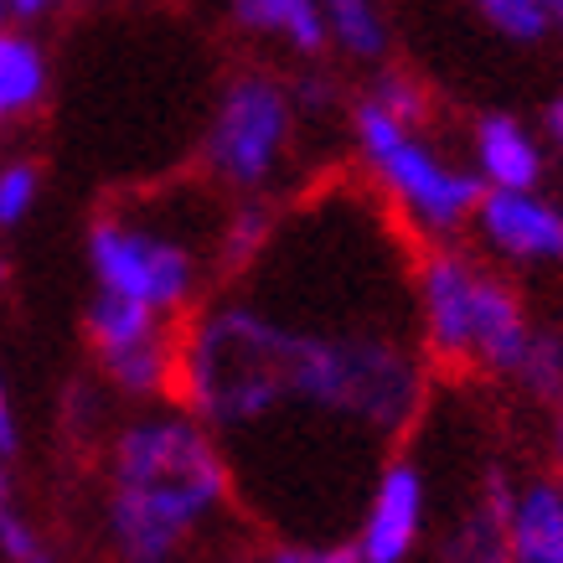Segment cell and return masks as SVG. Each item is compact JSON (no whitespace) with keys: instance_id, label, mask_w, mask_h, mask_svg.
<instances>
[{"instance_id":"16","label":"cell","mask_w":563,"mask_h":563,"mask_svg":"<svg viewBox=\"0 0 563 563\" xmlns=\"http://www.w3.org/2000/svg\"><path fill=\"white\" fill-rule=\"evenodd\" d=\"M325 36L331 47L352 63H383L388 52V21L377 11V0H321Z\"/></svg>"},{"instance_id":"12","label":"cell","mask_w":563,"mask_h":563,"mask_svg":"<svg viewBox=\"0 0 563 563\" xmlns=\"http://www.w3.org/2000/svg\"><path fill=\"white\" fill-rule=\"evenodd\" d=\"M507 492H512V476L507 471H486L481 492L455 512V522L444 532L440 563H512V548H507Z\"/></svg>"},{"instance_id":"6","label":"cell","mask_w":563,"mask_h":563,"mask_svg":"<svg viewBox=\"0 0 563 563\" xmlns=\"http://www.w3.org/2000/svg\"><path fill=\"white\" fill-rule=\"evenodd\" d=\"M300 114L290 78L269 68H243L222 84L202 135V172L233 197H269L290 172Z\"/></svg>"},{"instance_id":"20","label":"cell","mask_w":563,"mask_h":563,"mask_svg":"<svg viewBox=\"0 0 563 563\" xmlns=\"http://www.w3.org/2000/svg\"><path fill=\"white\" fill-rule=\"evenodd\" d=\"M42 202V166L26 155L0 161V233H16Z\"/></svg>"},{"instance_id":"27","label":"cell","mask_w":563,"mask_h":563,"mask_svg":"<svg viewBox=\"0 0 563 563\" xmlns=\"http://www.w3.org/2000/svg\"><path fill=\"white\" fill-rule=\"evenodd\" d=\"M310 563H362V553L352 548V538H342V543H310Z\"/></svg>"},{"instance_id":"18","label":"cell","mask_w":563,"mask_h":563,"mask_svg":"<svg viewBox=\"0 0 563 563\" xmlns=\"http://www.w3.org/2000/svg\"><path fill=\"white\" fill-rule=\"evenodd\" d=\"M0 559L5 563H63L57 548L42 538V528L32 522V512L21 507L11 476L0 471Z\"/></svg>"},{"instance_id":"14","label":"cell","mask_w":563,"mask_h":563,"mask_svg":"<svg viewBox=\"0 0 563 563\" xmlns=\"http://www.w3.org/2000/svg\"><path fill=\"white\" fill-rule=\"evenodd\" d=\"M47 52L26 26H0V120H32L47 103Z\"/></svg>"},{"instance_id":"24","label":"cell","mask_w":563,"mask_h":563,"mask_svg":"<svg viewBox=\"0 0 563 563\" xmlns=\"http://www.w3.org/2000/svg\"><path fill=\"white\" fill-rule=\"evenodd\" d=\"M538 135H543L548 161H563V93L559 99H548L543 120H538Z\"/></svg>"},{"instance_id":"10","label":"cell","mask_w":563,"mask_h":563,"mask_svg":"<svg viewBox=\"0 0 563 563\" xmlns=\"http://www.w3.org/2000/svg\"><path fill=\"white\" fill-rule=\"evenodd\" d=\"M465 166L476 172V181L486 191H532V187H543V176H548L543 135L528 120L501 114V109L496 114H476Z\"/></svg>"},{"instance_id":"22","label":"cell","mask_w":563,"mask_h":563,"mask_svg":"<svg viewBox=\"0 0 563 563\" xmlns=\"http://www.w3.org/2000/svg\"><path fill=\"white\" fill-rule=\"evenodd\" d=\"M21 450V424H16V409H11V388H5V373H0V465L16 461Z\"/></svg>"},{"instance_id":"1","label":"cell","mask_w":563,"mask_h":563,"mask_svg":"<svg viewBox=\"0 0 563 563\" xmlns=\"http://www.w3.org/2000/svg\"><path fill=\"white\" fill-rule=\"evenodd\" d=\"M233 507V461L187 409H151L114 429L103 538L114 563H176Z\"/></svg>"},{"instance_id":"29","label":"cell","mask_w":563,"mask_h":563,"mask_svg":"<svg viewBox=\"0 0 563 563\" xmlns=\"http://www.w3.org/2000/svg\"><path fill=\"white\" fill-rule=\"evenodd\" d=\"M5 274H11V264H5V254H0V290H5Z\"/></svg>"},{"instance_id":"3","label":"cell","mask_w":563,"mask_h":563,"mask_svg":"<svg viewBox=\"0 0 563 563\" xmlns=\"http://www.w3.org/2000/svg\"><path fill=\"white\" fill-rule=\"evenodd\" d=\"M409 306L413 336L429 367L496 377V383H512L538 325L512 274L461 243H424V254L409 269Z\"/></svg>"},{"instance_id":"19","label":"cell","mask_w":563,"mask_h":563,"mask_svg":"<svg viewBox=\"0 0 563 563\" xmlns=\"http://www.w3.org/2000/svg\"><path fill=\"white\" fill-rule=\"evenodd\" d=\"M471 11H476L501 42H512V47H538V42H548L543 0H471Z\"/></svg>"},{"instance_id":"7","label":"cell","mask_w":563,"mask_h":563,"mask_svg":"<svg viewBox=\"0 0 563 563\" xmlns=\"http://www.w3.org/2000/svg\"><path fill=\"white\" fill-rule=\"evenodd\" d=\"M88 346L99 357L103 383L124 398H166L176 393V325L140 300L93 290L84 310Z\"/></svg>"},{"instance_id":"26","label":"cell","mask_w":563,"mask_h":563,"mask_svg":"<svg viewBox=\"0 0 563 563\" xmlns=\"http://www.w3.org/2000/svg\"><path fill=\"white\" fill-rule=\"evenodd\" d=\"M548 455H553V471L563 476V393L548 404Z\"/></svg>"},{"instance_id":"25","label":"cell","mask_w":563,"mask_h":563,"mask_svg":"<svg viewBox=\"0 0 563 563\" xmlns=\"http://www.w3.org/2000/svg\"><path fill=\"white\" fill-rule=\"evenodd\" d=\"M63 0H5V21L11 26H36L42 16H52Z\"/></svg>"},{"instance_id":"21","label":"cell","mask_w":563,"mask_h":563,"mask_svg":"<svg viewBox=\"0 0 563 563\" xmlns=\"http://www.w3.org/2000/svg\"><path fill=\"white\" fill-rule=\"evenodd\" d=\"M290 99H295V114L300 124H316V120H336V109H342V93L331 84V73H300L290 78Z\"/></svg>"},{"instance_id":"9","label":"cell","mask_w":563,"mask_h":563,"mask_svg":"<svg viewBox=\"0 0 563 563\" xmlns=\"http://www.w3.org/2000/svg\"><path fill=\"white\" fill-rule=\"evenodd\" d=\"M429 532V476L413 455H388L367 481L352 548L362 563H409Z\"/></svg>"},{"instance_id":"2","label":"cell","mask_w":563,"mask_h":563,"mask_svg":"<svg viewBox=\"0 0 563 563\" xmlns=\"http://www.w3.org/2000/svg\"><path fill=\"white\" fill-rule=\"evenodd\" d=\"M176 398L212 434H254L290 413V325L254 295H222L176 331Z\"/></svg>"},{"instance_id":"13","label":"cell","mask_w":563,"mask_h":563,"mask_svg":"<svg viewBox=\"0 0 563 563\" xmlns=\"http://www.w3.org/2000/svg\"><path fill=\"white\" fill-rule=\"evenodd\" d=\"M228 16H233L239 32L279 42L285 52L306 57V63L331 52L321 0H228Z\"/></svg>"},{"instance_id":"8","label":"cell","mask_w":563,"mask_h":563,"mask_svg":"<svg viewBox=\"0 0 563 563\" xmlns=\"http://www.w3.org/2000/svg\"><path fill=\"white\" fill-rule=\"evenodd\" d=\"M496 269L548 274L563 269V207L543 187L532 191H481L465 228Z\"/></svg>"},{"instance_id":"4","label":"cell","mask_w":563,"mask_h":563,"mask_svg":"<svg viewBox=\"0 0 563 563\" xmlns=\"http://www.w3.org/2000/svg\"><path fill=\"white\" fill-rule=\"evenodd\" d=\"M346 135L362 176L413 239L450 243L471 228V212L486 187L465 161H455L429 135V109H398L377 99L373 88H362L346 103Z\"/></svg>"},{"instance_id":"28","label":"cell","mask_w":563,"mask_h":563,"mask_svg":"<svg viewBox=\"0 0 563 563\" xmlns=\"http://www.w3.org/2000/svg\"><path fill=\"white\" fill-rule=\"evenodd\" d=\"M543 21L548 36H563V0H543Z\"/></svg>"},{"instance_id":"5","label":"cell","mask_w":563,"mask_h":563,"mask_svg":"<svg viewBox=\"0 0 563 563\" xmlns=\"http://www.w3.org/2000/svg\"><path fill=\"white\" fill-rule=\"evenodd\" d=\"M218 222H176L161 207H109L88 222V269L93 285L151 306L155 316H187L218 269Z\"/></svg>"},{"instance_id":"17","label":"cell","mask_w":563,"mask_h":563,"mask_svg":"<svg viewBox=\"0 0 563 563\" xmlns=\"http://www.w3.org/2000/svg\"><path fill=\"white\" fill-rule=\"evenodd\" d=\"M517 393L532 398L538 409H548L553 398L563 393V321H538L528 336V352L517 362L512 373Z\"/></svg>"},{"instance_id":"15","label":"cell","mask_w":563,"mask_h":563,"mask_svg":"<svg viewBox=\"0 0 563 563\" xmlns=\"http://www.w3.org/2000/svg\"><path fill=\"white\" fill-rule=\"evenodd\" d=\"M279 212L269 207V197H239L222 212L218 233V274H249L264 258V249L274 243Z\"/></svg>"},{"instance_id":"11","label":"cell","mask_w":563,"mask_h":563,"mask_svg":"<svg viewBox=\"0 0 563 563\" xmlns=\"http://www.w3.org/2000/svg\"><path fill=\"white\" fill-rule=\"evenodd\" d=\"M507 548L512 563H563V476H512L507 492Z\"/></svg>"},{"instance_id":"23","label":"cell","mask_w":563,"mask_h":563,"mask_svg":"<svg viewBox=\"0 0 563 563\" xmlns=\"http://www.w3.org/2000/svg\"><path fill=\"white\" fill-rule=\"evenodd\" d=\"M228 563H310V543H269V548H254V553H239Z\"/></svg>"}]
</instances>
